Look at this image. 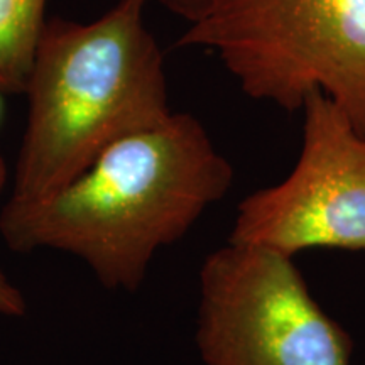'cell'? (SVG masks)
<instances>
[{"mask_svg": "<svg viewBox=\"0 0 365 365\" xmlns=\"http://www.w3.org/2000/svg\"><path fill=\"white\" fill-rule=\"evenodd\" d=\"M234 166L195 115L108 145L56 193L7 200L0 237L14 252L58 250L83 261L105 289L135 293L159 249L176 244L234 185Z\"/></svg>", "mask_w": 365, "mask_h": 365, "instance_id": "obj_1", "label": "cell"}, {"mask_svg": "<svg viewBox=\"0 0 365 365\" xmlns=\"http://www.w3.org/2000/svg\"><path fill=\"white\" fill-rule=\"evenodd\" d=\"M149 2L118 0L90 22L46 21L22 91L11 200L56 193L108 145L171 115L164 53L144 19Z\"/></svg>", "mask_w": 365, "mask_h": 365, "instance_id": "obj_2", "label": "cell"}, {"mask_svg": "<svg viewBox=\"0 0 365 365\" xmlns=\"http://www.w3.org/2000/svg\"><path fill=\"white\" fill-rule=\"evenodd\" d=\"M176 44L215 53L247 97L282 110L327 95L365 137V0H205Z\"/></svg>", "mask_w": 365, "mask_h": 365, "instance_id": "obj_3", "label": "cell"}, {"mask_svg": "<svg viewBox=\"0 0 365 365\" xmlns=\"http://www.w3.org/2000/svg\"><path fill=\"white\" fill-rule=\"evenodd\" d=\"M195 340L205 365H352L354 355L291 255L234 242L200 269Z\"/></svg>", "mask_w": 365, "mask_h": 365, "instance_id": "obj_4", "label": "cell"}, {"mask_svg": "<svg viewBox=\"0 0 365 365\" xmlns=\"http://www.w3.org/2000/svg\"><path fill=\"white\" fill-rule=\"evenodd\" d=\"M303 113L293 171L242 200L228 242L291 257L314 247L365 252V137L323 93L312 95Z\"/></svg>", "mask_w": 365, "mask_h": 365, "instance_id": "obj_5", "label": "cell"}, {"mask_svg": "<svg viewBox=\"0 0 365 365\" xmlns=\"http://www.w3.org/2000/svg\"><path fill=\"white\" fill-rule=\"evenodd\" d=\"M48 0H0V95L24 91Z\"/></svg>", "mask_w": 365, "mask_h": 365, "instance_id": "obj_6", "label": "cell"}, {"mask_svg": "<svg viewBox=\"0 0 365 365\" xmlns=\"http://www.w3.org/2000/svg\"><path fill=\"white\" fill-rule=\"evenodd\" d=\"M0 314L7 318H22L27 314V301L22 291L0 269Z\"/></svg>", "mask_w": 365, "mask_h": 365, "instance_id": "obj_7", "label": "cell"}, {"mask_svg": "<svg viewBox=\"0 0 365 365\" xmlns=\"http://www.w3.org/2000/svg\"><path fill=\"white\" fill-rule=\"evenodd\" d=\"M158 2L166 7L171 14L181 17V19H185L190 24L202 11L205 0H158Z\"/></svg>", "mask_w": 365, "mask_h": 365, "instance_id": "obj_8", "label": "cell"}, {"mask_svg": "<svg viewBox=\"0 0 365 365\" xmlns=\"http://www.w3.org/2000/svg\"><path fill=\"white\" fill-rule=\"evenodd\" d=\"M7 181H9V166L4 156H0V193H2L4 188H6Z\"/></svg>", "mask_w": 365, "mask_h": 365, "instance_id": "obj_9", "label": "cell"}, {"mask_svg": "<svg viewBox=\"0 0 365 365\" xmlns=\"http://www.w3.org/2000/svg\"><path fill=\"white\" fill-rule=\"evenodd\" d=\"M0 103H2V95H0Z\"/></svg>", "mask_w": 365, "mask_h": 365, "instance_id": "obj_10", "label": "cell"}]
</instances>
